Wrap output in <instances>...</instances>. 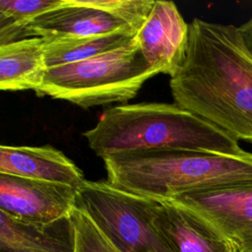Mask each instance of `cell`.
I'll return each instance as SVG.
<instances>
[{
  "mask_svg": "<svg viewBox=\"0 0 252 252\" xmlns=\"http://www.w3.org/2000/svg\"><path fill=\"white\" fill-rule=\"evenodd\" d=\"M64 0H0V45L21 39L22 30L35 17Z\"/></svg>",
  "mask_w": 252,
  "mask_h": 252,
  "instance_id": "15",
  "label": "cell"
},
{
  "mask_svg": "<svg viewBox=\"0 0 252 252\" xmlns=\"http://www.w3.org/2000/svg\"><path fill=\"white\" fill-rule=\"evenodd\" d=\"M73 227L74 252H120L80 209L70 214Z\"/></svg>",
  "mask_w": 252,
  "mask_h": 252,
  "instance_id": "16",
  "label": "cell"
},
{
  "mask_svg": "<svg viewBox=\"0 0 252 252\" xmlns=\"http://www.w3.org/2000/svg\"><path fill=\"white\" fill-rule=\"evenodd\" d=\"M0 252H74L70 216L51 223H34L0 211Z\"/></svg>",
  "mask_w": 252,
  "mask_h": 252,
  "instance_id": "12",
  "label": "cell"
},
{
  "mask_svg": "<svg viewBox=\"0 0 252 252\" xmlns=\"http://www.w3.org/2000/svg\"><path fill=\"white\" fill-rule=\"evenodd\" d=\"M238 30L246 50L252 56V17L247 22L239 26Z\"/></svg>",
  "mask_w": 252,
  "mask_h": 252,
  "instance_id": "18",
  "label": "cell"
},
{
  "mask_svg": "<svg viewBox=\"0 0 252 252\" xmlns=\"http://www.w3.org/2000/svg\"><path fill=\"white\" fill-rule=\"evenodd\" d=\"M0 173L69 185L78 190L86 181L82 170L62 152L50 147H0Z\"/></svg>",
  "mask_w": 252,
  "mask_h": 252,
  "instance_id": "11",
  "label": "cell"
},
{
  "mask_svg": "<svg viewBox=\"0 0 252 252\" xmlns=\"http://www.w3.org/2000/svg\"><path fill=\"white\" fill-rule=\"evenodd\" d=\"M47 66L44 40L27 37L0 45V89L36 92L42 85Z\"/></svg>",
  "mask_w": 252,
  "mask_h": 252,
  "instance_id": "13",
  "label": "cell"
},
{
  "mask_svg": "<svg viewBox=\"0 0 252 252\" xmlns=\"http://www.w3.org/2000/svg\"><path fill=\"white\" fill-rule=\"evenodd\" d=\"M157 74L158 71L148 63L134 39L96 57L48 68L35 93L90 108L134 98Z\"/></svg>",
  "mask_w": 252,
  "mask_h": 252,
  "instance_id": "4",
  "label": "cell"
},
{
  "mask_svg": "<svg viewBox=\"0 0 252 252\" xmlns=\"http://www.w3.org/2000/svg\"><path fill=\"white\" fill-rule=\"evenodd\" d=\"M132 29L117 17L85 3L84 0L64 2L29 22L22 30L21 39L40 37L43 40L80 37Z\"/></svg>",
  "mask_w": 252,
  "mask_h": 252,
  "instance_id": "9",
  "label": "cell"
},
{
  "mask_svg": "<svg viewBox=\"0 0 252 252\" xmlns=\"http://www.w3.org/2000/svg\"><path fill=\"white\" fill-rule=\"evenodd\" d=\"M131 30L93 34L80 37L44 40V55L47 68L84 61L118 49L135 39Z\"/></svg>",
  "mask_w": 252,
  "mask_h": 252,
  "instance_id": "14",
  "label": "cell"
},
{
  "mask_svg": "<svg viewBox=\"0 0 252 252\" xmlns=\"http://www.w3.org/2000/svg\"><path fill=\"white\" fill-rule=\"evenodd\" d=\"M86 4L101 9L125 22L137 33L147 21L154 0H84Z\"/></svg>",
  "mask_w": 252,
  "mask_h": 252,
  "instance_id": "17",
  "label": "cell"
},
{
  "mask_svg": "<svg viewBox=\"0 0 252 252\" xmlns=\"http://www.w3.org/2000/svg\"><path fill=\"white\" fill-rule=\"evenodd\" d=\"M188 27L175 3L155 2L135 39L148 63L158 73L171 76L180 67L186 53Z\"/></svg>",
  "mask_w": 252,
  "mask_h": 252,
  "instance_id": "8",
  "label": "cell"
},
{
  "mask_svg": "<svg viewBox=\"0 0 252 252\" xmlns=\"http://www.w3.org/2000/svg\"><path fill=\"white\" fill-rule=\"evenodd\" d=\"M169 86L175 104L252 144V56L238 27L195 18Z\"/></svg>",
  "mask_w": 252,
  "mask_h": 252,
  "instance_id": "1",
  "label": "cell"
},
{
  "mask_svg": "<svg viewBox=\"0 0 252 252\" xmlns=\"http://www.w3.org/2000/svg\"><path fill=\"white\" fill-rule=\"evenodd\" d=\"M168 201L206 220L235 252H252V181L187 192Z\"/></svg>",
  "mask_w": 252,
  "mask_h": 252,
  "instance_id": "6",
  "label": "cell"
},
{
  "mask_svg": "<svg viewBox=\"0 0 252 252\" xmlns=\"http://www.w3.org/2000/svg\"><path fill=\"white\" fill-rule=\"evenodd\" d=\"M160 202L110 185L90 181L78 189L83 211L120 252H169L155 226Z\"/></svg>",
  "mask_w": 252,
  "mask_h": 252,
  "instance_id": "5",
  "label": "cell"
},
{
  "mask_svg": "<svg viewBox=\"0 0 252 252\" xmlns=\"http://www.w3.org/2000/svg\"><path fill=\"white\" fill-rule=\"evenodd\" d=\"M155 226L169 252H235L206 220L171 201L160 202Z\"/></svg>",
  "mask_w": 252,
  "mask_h": 252,
  "instance_id": "10",
  "label": "cell"
},
{
  "mask_svg": "<svg viewBox=\"0 0 252 252\" xmlns=\"http://www.w3.org/2000/svg\"><path fill=\"white\" fill-rule=\"evenodd\" d=\"M83 137L102 159L120 153L163 150H196L229 156L247 153L236 139L174 102L113 106Z\"/></svg>",
  "mask_w": 252,
  "mask_h": 252,
  "instance_id": "2",
  "label": "cell"
},
{
  "mask_svg": "<svg viewBox=\"0 0 252 252\" xmlns=\"http://www.w3.org/2000/svg\"><path fill=\"white\" fill-rule=\"evenodd\" d=\"M77 192L61 183L0 173V211L24 221L51 223L68 218Z\"/></svg>",
  "mask_w": 252,
  "mask_h": 252,
  "instance_id": "7",
  "label": "cell"
},
{
  "mask_svg": "<svg viewBox=\"0 0 252 252\" xmlns=\"http://www.w3.org/2000/svg\"><path fill=\"white\" fill-rule=\"evenodd\" d=\"M113 187L159 202L196 190L252 181V153L196 150L130 152L103 158Z\"/></svg>",
  "mask_w": 252,
  "mask_h": 252,
  "instance_id": "3",
  "label": "cell"
}]
</instances>
